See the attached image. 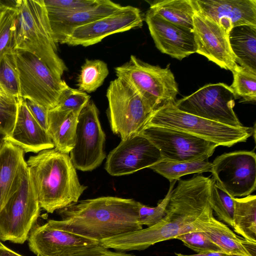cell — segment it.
Returning <instances> with one entry per match:
<instances>
[{
  "label": "cell",
  "mask_w": 256,
  "mask_h": 256,
  "mask_svg": "<svg viewBox=\"0 0 256 256\" xmlns=\"http://www.w3.org/2000/svg\"><path fill=\"white\" fill-rule=\"evenodd\" d=\"M228 40L236 63L256 74V26L241 25L232 28Z\"/></svg>",
  "instance_id": "cell-25"
},
{
  "label": "cell",
  "mask_w": 256,
  "mask_h": 256,
  "mask_svg": "<svg viewBox=\"0 0 256 256\" xmlns=\"http://www.w3.org/2000/svg\"><path fill=\"white\" fill-rule=\"evenodd\" d=\"M3 139L18 146L25 153L38 154L42 150L54 148L47 132L33 117L22 98L18 100L14 128L9 136Z\"/></svg>",
  "instance_id": "cell-20"
},
{
  "label": "cell",
  "mask_w": 256,
  "mask_h": 256,
  "mask_svg": "<svg viewBox=\"0 0 256 256\" xmlns=\"http://www.w3.org/2000/svg\"><path fill=\"white\" fill-rule=\"evenodd\" d=\"M2 140H1V141H0V146L1 144H2Z\"/></svg>",
  "instance_id": "cell-46"
},
{
  "label": "cell",
  "mask_w": 256,
  "mask_h": 256,
  "mask_svg": "<svg viewBox=\"0 0 256 256\" xmlns=\"http://www.w3.org/2000/svg\"><path fill=\"white\" fill-rule=\"evenodd\" d=\"M117 77L130 82L156 109L176 102L178 92L174 75L168 66L162 68L145 62L132 55L130 60L114 68Z\"/></svg>",
  "instance_id": "cell-7"
},
{
  "label": "cell",
  "mask_w": 256,
  "mask_h": 256,
  "mask_svg": "<svg viewBox=\"0 0 256 256\" xmlns=\"http://www.w3.org/2000/svg\"><path fill=\"white\" fill-rule=\"evenodd\" d=\"M176 182V180L170 182V186L168 192L164 198L160 200L155 207H150L140 203L138 215L140 224L148 227L152 226L164 216L166 208L168 203L172 190Z\"/></svg>",
  "instance_id": "cell-35"
},
{
  "label": "cell",
  "mask_w": 256,
  "mask_h": 256,
  "mask_svg": "<svg viewBox=\"0 0 256 256\" xmlns=\"http://www.w3.org/2000/svg\"><path fill=\"white\" fill-rule=\"evenodd\" d=\"M12 53L5 54L0 59V86L9 98L18 100L22 98Z\"/></svg>",
  "instance_id": "cell-31"
},
{
  "label": "cell",
  "mask_w": 256,
  "mask_h": 256,
  "mask_svg": "<svg viewBox=\"0 0 256 256\" xmlns=\"http://www.w3.org/2000/svg\"><path fill=\"white\" fill-rule=\"evenodd\" d=\"M184 244L197 253L223 252L204 234L199 232H190L177 236Z\"/></svg>",
  "instance_id": "cell-37"
},
{
  "label": "cell",
  "mask_w": 256,
  "mask_h": 256,
  "mask_svg": "<svg viewBox=\"0 0 256 256\" xmlns=\"http://www.w3.org/2000/svg\"><path fill=\"white\" fill-rule=\"evenodd\" d=\"M233 82L230 86L238 98L242 102H256V74L238 66L232 71Z\"/></svg>",
  "instance_id": "cell-30"
},
{
  "label": "cell",
  "mask_w": 256,
  "mask_h": 256,
  "mask_svg": "<svg viewBox=\"0 0 256 256\" xmlns=\"http://www.w3.org/2000/svg\"><path fill=\"white\" fill-rule=\"evenodd\" d=\"M90 96L78 89L70 87L67 84L62 90L56 106L54 108L61 110H70L77 114L90 100Z\"/></svg>",
  "instance_id": "cell-34"
},
{
  "label": "cell",
  "mask_w": 256,
  "mask_h": 256,
  "mask_svg": "<svg viewBox=\"0 0 256 256\" xmlns=\"http://www.w3.org/2000/svg\"><path fill=\"white\" fill-rule=\"evenodd\" d=\"M212 168V162L206 160L180 162L162 160L150 168L172 182L185 175L210 172Z\"/></svg>",
  "instance_id": "cell-28"
},
{
  "label": "cell",
  "mask_w": 256,
  "mask_h": 256,
  "mask_svg": "<svg viewBox=\"0 0 256 256\" xmlns=\"http://www.w3.org/2000/svg\"><path fill=\"white\" fill-rule=\"evenodd\" d=\"M233 197L226 192L215 181L212 188L210 206L218 218L233 228Z\"/></svg>",
  "instance_id": "cell-32"
},
{
  "label": "cell",
  "mask_w": 256,
  "mask_h": 256,
  "mask_svg": "<svg viewBox=\"0 0 256 256\" xmlns=\"http://www.w3.org/2000/svg\"><path fill=\"white\" fill-rule=\"evenodd\" d=\"M105 142L98 110L90 100L78 115L76 142L69 154L75 168L88 172L99 166L106 157Z\"/></svg>",
  "instance_id": "cell-11"
},
{
  "label": "cell",
  "mask_w": 256,
  "mask_h": 256,
  "mask_svg": "<svg viewBox=\"0 0 256 256\" xmlns=\"http://www.w3.org/2000/svg\"><path fill=\"white\" fill-rule=\"evenodd\" d=\"M40 210L27 166L18 188L0 210V240L23 244L28 239Z\"/></svg>",
  "instance_id": "cell-8"
},
{
  "label": "cell",
  "mask_w": 256,
  "mask_h": 256,
  "mask_svg": "<svg viewBox=\"0 0 256 256\" xmlns=\"http://www.w3.org/2000/svg\"><path fill=\"white\" fill-rule=\"evenodd\" d=\"M214 180L198 174L178 180L172 191L164 216L156 224L100 242L117 251L142 250L161 242L196 232L193 223L210 212V197Z\"/></svg>",
  "instance_id": "cell-1"
},
{
  "label": "cell",
  "mask_w": 256,
  "mask_h": 256,
  "mask_svg": "<svg viewBox=\"0 0 256 256\" xmlns=\"http://www.w3.org/2000/svg\"><path fill=\"white\" fill-rule=\"evenodd\" d=\"M26 164L40 207L48 213L76 202L88 188L80 183L69 154L54 148L30 156Z\"/></svg>",
  "instance_id": "cell-3"
},
{
  "label": "cell",
  "mask_w": 256,
  "mask_h": 256,
  "mask_svg": "<svg viewBox=\"0 0 256 256\" xmlns=\"http://www.w3.org/2000/svg\"><path fill=\"white\" fill-rule=\"evenodd\" d=\"M70 256H137L120 251H112L102 246L100 243L78 252Z\"/></svg>",
  "instance_id": "cell-39"
},
{
  "label": "cell",
  "mask_w": 256,
  "mask_h": 256,
  "mask_svg": "<svg viewBox=\"0 0 256 256\" xmlns=\"http://www.w3.org/2000/svg\"><path fill=\"white\" fill-rule=\"evenodd\" d=\"M30 250L37 256H70L99 242L58 229L48 222L33 227L28 238Z\"/></svg>",
  "instance_id": "cell-17"
},
{
  "label": "cell",
  "mask_w": 256,
  "mask_h": 256,
  "mask_svg": "<svg viewBox=\"0 0 256 256\" xmlns=\"http://www.w3.org/2000/svg\"><path fill=\"white\" fill-rule=\"evenodd\" d=\"M238 98L232 88L219 82L206 84L174 104L180 110L233 127L244 126L234 110Z\"/></svg>",
  "instance_id": "cell-10"
},
{
  "label": "cell",
  "mask_w": 256,
  "mask_h": 256,
  "mask_svg": "<svg viewBox=\"0 0 256 256\" xmlns=\"http://www.w3.org/2000/svg\"><path fill=\"white\" fill-rule=\"evenodd\" d=\"M149 10L166 20L193 30L196 10L192 0H159L150 2Z\"/></svg>",
  "instance_id": "cell-27"
},
{
  "label": "cell",
  "mask_w": 256,
  "mask_h": 256,
  "mask_svg": "<svg viewBox=\"0 0 256 256\" xmlns=\"http://www.w3.org/2000/svg\"><path fill=\"white\" fill-rule=\"evenodd\" d=\"M122 6L109 0H100L90 9L72 13H48L52 38L56 44H64L66 37L75 28L104 18Z\"/></svg>",
  "instance_id": "cell-22"
},
{
  "label": "cell",
  "mask_w": 256,
  "mask_h": 256,
  "mask_svg": "<svg viewBox=\"0 0 256 256\" xmlns=\"http://www.w3.org/2000/svg\"><path fill=\"white\" fill-rule=\"evenodd\" d=\"M140 134L158 150L162 160L166 161L206 160L218 146L190 134L165 127L146 126Z\"/></svg>",
  "instance_id": "cell-12"
},
{
  "label": "cell",
  "mask_w": 256,
  "mask_h": 256,
  "mask_svg": "<svg viewBox=\"0 0 256 256\" xmlns=\"http://www.w3.org/2000/svg\"><path fill=\"white\" fill-rule=\"evenodd\" d=\"M196 12L207 17L229 33L241 25L256 26V0H192Z\"/></svg>",
  "instance_id": "cell-19"
},
{
  "label": "cell",
  "mask_w": 256,
  "mask_h": 256,
  "mask_svg": "<svg viewBox=\"0 0 256 256\" xmlns=\"http://www.w3.org/2000/svg\"><path fill=\"white\" fill-rule=\"evenodd\" d=\"M0 256H22L11 250L0 242Z\"/></svg>",
  "instance_id": "cell-42"
},
{
  "label": "cell",
  "mask_w": 256,
  "mask_h": 256,
  "mask_svg": "<svg viewBox=\"0 0 256 256\" xmlns=\"http://www.w3.org/2000/svg\"><path fill=\"white\" fill-rule=\"evenodd\" d=\"M192 32L197 53L231 72L238 65L230 47L228 33L216 22L196 12Z\"/></svg>",
  "instance_id": "cell-16"
},
{
  "label": "cell",
  "mask_w": 256,
  "mask_h": 256,
  "mask_svg": "<svg viewBox=\"0 0 256 256\" xmlns=\"http://www.w3.org/2000/svg\"><path fill=\"white\" fill-rule=\"evenodd\" d=\"M216 184L234 198L246 196L256 188V154L254 151L224 153L212 162Z\"/></svg>",
  "instance_id": "cell-13"
},
{
  "label": "cell",
  "mask_w": 256,
  "mask_h": 256,
  "mask_svg": "<svg viewBox=\"0 0 256 256\" xmlns=\"http://www.w3.org/2000/svg\"><path fill=\"white\" fill-rule=\"evenodd\" d=\"M144 20L156 47L162 53L181 60L196 52L192 30L172 23L150 10L146 12Z\"/></svg>",
  "instance_id": "cell-18"
},
{
  "label": "cell",
  "mask_w": 256,
  "mask_h": 256,
  "mask_svg": "<svg viewBox=\"0 0 256 256\" xmlns=\"http://www.w3.org/2000/svg\"><path fill=\"white\" fill-rule=\"evenodd\" d=\"M140 203L111 196L78 200L57 210L60 220L48 222L58 229L100 242L142 229L138 221Z\"/></svg>",
  "instance_id": "cell-2"
},
{
  "label": "cell",
  "mask_w": 256,
  "mask_h": 256,
  "mask_svg": "<svg viewBox=\"0 0 256 256\" xmlns=\"http://www.w3.org/2000/svg\"><path fill=\"white\" fill-rule=\"evenodd\" d=\"M233 228L246 240L256 242V196L234 198Z\"/></svg>",
  "instance_id": "cell-26"
},
{
  "label": "cell",
  "mask_w": 256,
  "mask_h": 256,
  "mask_svg": "<svg viewBox=\"0 0 256 256\" xmlns=\"http://www.w3.org/2000/svg\"><path fill=\"white\" fill-rule=\"evenodd\" d=\"M109 73L107 64L100 60L86 59L78 78V90L88 93L95 92Z\"/></svg>",
  "instance_id": "cell-29"
},
{
  "label": "cell",
  "mask_w": 256,
  "mask_h": 256,
  "mask_svg": "<svg viewBox=\"0 0 256 256\" xmlns=\"http://www.w3.org/2000/svg\"><path fill=\"white\" fill-rule=\"evenodd\" d=\"M78 117L70 110H48L47 132L54 148L63 153L69 154L74 146Z\"/></svg>",
  "instance_id": "cell-24"
},
{
  "label": "cell",
  "mask_w": 256,
  "mask_h": 256,
  "mask_svg": "<svg viewBox=\"0 0 256 256\" xmlns=\"http://www.w3.org/2000/svg\"><path fill=\"white\" fill-rule=\"evenodd\" d=\"M193 225L196 232L204 234L226 254L256 256V242L238 236L227 225L217 220L213 211L194 222Z\"/></svg>",
  "instance_id": "cell-21"
},
{
  "label": "cell",
  "mask_w": 256,
  "mask_h": 256,
  "mask_svg": "<svg viewBox=\"0 0 256 256\" xmlns=\"http://www.w3.org/2000/svg\"><path fill=\"white\" fill-rule=\"evenodd\" d=\"M24 100L33 117L40 126L47 132L48 109L32 100Z\"/></svg>",
  "instance_id": "cell-40"
},
{
  "label": "cell",
  "mask_w": 256,
  "mask_h": 256,
  "mask_svg": "<svg viewBox=\"0 0 256 256\" xmlns=\"http://www.w3.org/2000/svg\"><path fill=\"white\" fill-rule=\"evenodd\" d=\"M106 98L112 130L122 140L140 134L155 110L130 82L122 78L110 82Z\"/></svg>",
  "instance_id": "cell-6"
},
{
  "label": "cell",
  "mask_w": 256,
  "mask_h": 256,
  "mask_svg": "<svg viewBox=\"0 0 256 256\" xmlns=\"http://www.w3.org/2000/svg\"><path fill=\"white\" fill-rule=\"evenodd\" d=\"M16 100L9 98L0 86V102Z\"/></svg>",
  "instance_id": "cell-43"
},
{
  "label": "cell",
  "mask_w": 256,
  "mask_h": 256,
  "mask_svg": "<svg viewBox=\"0 0 256 256\" xmlns=\"http://www.w3.org/2000/svg\"><path fill=\"white\" fill-rule=\"evenodd\" d=\"M162 160L158 150L138 134L122 140L106 158L104 168L112 176L133 174Z\"/></svg>",
  "instance_id": "cell-15"
},
{
  "label": "cell",
  "mask_w": 256,
  "mask_h": 256,
  "mask_svg": "<svg viewBox=\"0 0 256 256\" xmlns=\"http://www.w3.org/2000/svg\"><path fill=\"white\" fill-rule=\"evenodd\" d=\"M14 50L29 52L40 58L56 76L68 68L58 54L44 0L14 1Z\"/></svg>",
  "instance_id": "cell-4"
},
{
  "label": "cell",
  "mask_w": 256,
  "mask_h": 256,
  "mask_svg": "<svg viewBox=\"0 0 256 256\" xmlns=\"http://www.w3.org/2000/svg\"><path fill=\"white\" fill-rule=\"evenodd\" d=\"M143 20L138 8L131 6H122L112 14L75 28L66 37L64 44L92 46L111 34L141 28Z\"/></svg>",
  "instance_id": "cell-14"
},
{
  "label": "cell",
  "mask_w": 256,
  "mask_h": 256,
  "mask_svg": "<svg viewBox=\"0 0 256 256\" xmlns=\"http://www.w3.org/2000/svg\"><path fill=\"white\" fill-rule=\"evenodd\" d=\"M226 256H242L237 255V254H227Z\"/></svg>",
  "instance_id": "cell-45"
},
{
  "label": "cell",
  "mask_w": 256,
  "mask_h": 256,
  "mask_svg": "<svg viewBox=\"0 0 256 256\" xmlns=\"http://www.w3.org/2000/svg\"><path fill=\"white\" fill-rule=\"evenodd\" d=\"M12 54L21 98L32 100L48 110L54 108L66 83L34 54L18 50Z\"/></svg>",
  "instance_id": "cell-9"
},
{
  "label": "cell",
  "mask_w": 256,
  "mask_h": 256,
  "mask_svg": "<svg viewBox=\"0 0 256 256\" xmlns=\"http://www.w3.org/2000/svg\"><path fill=\"white\" fill-rule=\"evenodd\" d=\"M17 11L8 6L0 14V59L14 52V28Z\"/></svg>",
  "instance_id": "cell-33"
},
{
  "label": "cell",
  "mask_w": 256,
  "mask_h": 256,
  "mask_svg": "<svg viewBox=\"0 0 256 256\" xmlns=\"http://www.w3.org/2000/svg\"><path fill=\"white\" fill-rule=\"evenodd\" d=\"M24 150L2 140L0 146V210L18 188L27 168Z\"/></svg>",
  "instance_id": "cell-23"
},
{
  "label": "cell",
  "mask_w": 256,
  "mask_h": 256,
  "mask_svg": "<svg viewBox=\"0 0 256 256\" xmlns=\"http://www.w3.org/2000/svg\"><path fill=\"white\" fill-rule=\"evenodd\" d=\"M176 256H226V254L224 252H210L204 253H197L194 254H185L181 253H175Z\"/></svg>",
  "instance_id": "cell-41"
},
{
  "label": "cell",
  "mask_w": 256,
  "mask_h": 256,
  "mask_svg": "<svg viewBox=\"0 0 256 256\" xmlns=\"http://www.w3.org/2000/svg\"><path fill=\"white\" fill-rule=\"evenodd\" d=\"M8 6L6 5L4 3L0 2V14L5 10Z\"/></svg>",
  "instance_id": "cell-44"
},
{
  "label": "cell",
  "mask_w": 256,
  "mask_h": 256,
  "mask_svg": "<svg viewBox=\"0 0 256 256\" xmlns=\"http://www.w3.org/2000/svg\"><path fill=\"white\" fill-rule=\"evenodd\" d=\"M48 13L66 14L90 9L100 0H44Z\"/></svg>",
  "instance_id": "cell-36"
},
{
  "label": "cell",
  "mask_w": 256,
  "mask_h": 256,
  "mask_svg": "<svg viewBox=\"0 0 256 256\" xmlns=\"http://www.w3.org/2000/svg\"><path fill=\"white\" fill-rule=\"evenodd\" d=\"M165 127L194 135L218 146L230 147L245 142L256 129L233 127L206 120L178 110L174 103L164 104L152 112L146 126Z\"/></svg>",
  "instance_id": "cell-5"
},
{
  "label": "cell",
  "mask_w": 256,
  "mask_h": 256,
  "mask_svg": "<svg viewBox=\"0 0 256 256\" xmlns=\"http://www.w3.org/2000/svg\"><path fill=\"white\" fill-rule=\"evenodd\" d=\"M18 100L0 102V136H8L16 120Z\"/></svg>",
  "instance_id": "cell-38"
}]
</instances>
